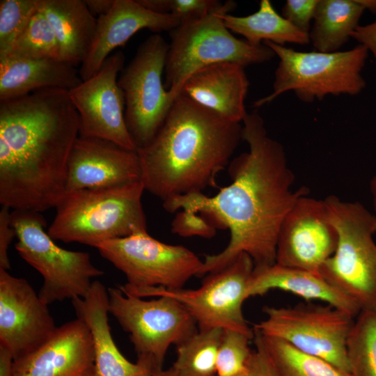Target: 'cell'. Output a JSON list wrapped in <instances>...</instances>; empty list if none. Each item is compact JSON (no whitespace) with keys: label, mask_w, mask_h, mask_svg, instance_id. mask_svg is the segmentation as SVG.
I'll return each instance as SVG.
<instances>
[{"label":"cell","mask_w":376,"mask_h":376,"mask_svg":"<svg viewBox=\"0 0 376 376\" xmlns=\"http://www.w3.org/2000/svg\"><path fill=\"white\" fill-rule=\"evenodd\" d=\"M242 123V139L249 150L230 162L231 183L213 196L198 192L163 202L166 211L197 214L214 228L229 230L226 247L205 256L201 276L224 268L242 253L254 267L275 264L281 226L298 198L308 194L306 187L293 188L295 175L285 149L268 135L258 113H247Z\"/></svg>","instance_id":"1"},{"label":"cell","mask_w":376,"mask_h":376,"mask_svg":"<svg viewBox=\"0 0 376 376\" xmlns=\"http://www.w3.org/2000/svg\"><path fill=\"white\" fill-rule=\"evenodd\" d=\"M79 131L68 90L46 88L0 100L1 205L40 213L56 207Z\"/></svg>","instance_id":"2"},{"label":"cell","mask_w":376,"mask_h":376,"mask_svg":"<svg viewBox=\"0 0 376 376\" xmlns=\"http://www.w3.org/2000/svg\"><path fill=\"white\" fill-rule=\"evenodd\" d=\"M242 130L180 93L152 140L136 149L145 190L164 202L216 186Z\"/></svg>","instance_id":"3"},{"label":"cell","mask_w":376,"mask_h":376,"mask_svg":"<svg viewBox=\"0 0 376 376\" xmlns=\"http://www.w3.org/2000/svg\"><path fill=\"white\" fill-rule=\"evenodd\" d=\"M141 181L67 191L56 206L47 233L55 240L95 247L103 242L146 229Z\"/></svg>","instance_id":"4"},{"label":"cell","mask_w":376,"mask_h":376,"mask_svg":"<svg viewBox=\"0 0 376 376\" xmlns=\"http://www.w3.org/2000/svg\"><path fill=\"white\" fill-rule=\"evenodd\" d=\"M324 201L337 231L338 243L320 274L353 299L361 311L376 310V215L359 202L335 195Z\"/></svg>","instance_id":"5"},{"label":"cell","mask_w":376,"mask_h":376,"mask_svg":"<svg viewBox=\"0 0 376 376\" xmlns=\"http://www.w3.org/2000/svg\"><path fill=\"white\" fill-rule=\"evenodd\" d=\"M263 44L274 51L279 62L272 92L255 101V108L288 91H292L304 103H312L328 95H356L366 86L361 72L369 52L361 45L347 51L325 53L299 52L269 41Z\"/></svg>","instance_id":"6"},{"label":"cell","mask_w":376,"mask_h":376,"mask_svg":"<svg viewBox=\"0 0 376 376\" xmlns=\"http://www.w3.org/2000/svg\"><path fill=\"white\" fill-rule=\"evenodd\" d=\"M218 10L197 19L182 23L171 31L164 75V86L176 98L187 79L196 71L219 63L246 67L272 60L274 51L265 45L254 46L235 37L219 16Z\"/></svg>","instance_id":"7"},{"label":"cell","mask_w":376,"mask_h":376,"mask_svg":"<svg viewBox=\"0 0 376 376\" xmlns=\"http://www.w3.org/2000/svg\"><path fill=\"white\" fill-rule=\"evenodd\" d=\"M10 223L17 238L16 250L43 278L38 295L45 304L84 297L92 279L104 274L88 253L56 245L45 231L46 222L40 212L12 210Z\"/></svg>","instance_id":"8"},{"label":"cell","mask_w":376,"mask_h":376,"mask_svg":"<svg viewBox=\"0 0 376 376\" xmlns=\"http://www.w3.org/2000/svg\"><path fill=\"white\" fill-rule=\"evenodd\" d=\"M95 248L126 276L119 285L127 293L152 288H183L193 276H201L203 261L181 245L169 244L137 228L131 235L107 240Z\"/></svg>","instance_id":"9"},{"label":"cell","mask_w":376,"mask_h":376,"mask_svg":"<svg viewBox=\"0 0 376 376\" xmlns=\"http://www.w3.org/2000/svg\"><path fill=\"white\" fill-rule=\"evenodd\" d=\"M109 312L129 334L137 361L155 373L162 370L171 345H178L196 333L197 324L179 301L168 296L145 300L122 291L107 289Z\"/></svg>","instance_id":"10"},{"label":"cell","mask_w":376,"mask_h":376,"mask_svg":"<svg viewBox=\"0 0 376 376\" xmlns=\"http://www.w3.org/2000/svg\"><path fill=\"white\" fill-rule=\"evenodd\" d=\"M263 311L266 318L253 325L254 331L283 340L351 375L347 343L355 318L327 304L265 306Z\"/></svg>","instance_id":"11"},{"label":"cell","mask_w":376,"mask_h":376,"mask_svg":"<svg viewBox=\"0 0 376 376\" xmlns=\"http://www.w3.org/2000/svg\"><path fill=\"white\" fill-rule=\"evenodd\" d=\"M169 47L159 34L151 35L118 79L124 95L126 126L136 149L152 140L175 99L162 81Z\"/></svg>","instance_id":"12"},{"label":"cell","mask_w":376,"mask_h":376,"mask_svg":"<svg viewBox=\"0 0 376 376\" xmlns=\"http://www.w3.org/2000/svg\"><path fill=\"white\" fill-rule=\"evenodd\" d=\"M253 269L251 258L242 253L224 268L207 274L198 288L157 287L132 295L142 298L168 296L175 299L194 318L199 330L220 328L254 336L253 329L248 326L242 312Z\"/></svg>","instance_id":"13"},{"label":"cell","mask_w":376,"mask_h":376,"mask_svg":"<svg viewBox=\"0 0 376 376\" xmlns=\"http://www.w3.org/2000/svg\"><path fill=\"white\" fill-rule=\"evenodd\" d=\"M124 63L123 52L115 51L93 76L68 91V95L79 115V136L135 150L125 120L124 95L118 84Z\"/></svg>","instance_id":"14"},{"label":"cell","mask_w":376,"mask_h":376,"mask_svg":"<svg viewBox=\"0 0 376 376\" xmlns=\"http://www.w3.org/2000/svg\"><path fill=\"white\" fill-rule=\"evenodd\" d=\"M337 231L324 199L301 196L285 216L279 230L276 264L320 275L337 246Z\"/></svg>","instance_id":"15"},{"label":"cell","mask_w":376,"mask_h":376,"mask_svg":"<svg viewBox=\"0 0 376 376\" xmlns=\"http://www.w3.org/2000/svg\"><path fill=\"white\" fill-rule=\"evenodd\" d=\"M56 328L48 304L31 285L0 268V345L14 361L36 350Z\"/></svg>","instance_id":"16"},{"label":"cell","mask_w":376,"mask_h":376,"mask_svg":"<svg viewBox=\"0 0 376 376\" xmlns=\"http://www.w3.org/2000/svg\"><path fill=\"white\" fill-rule=\"evenodd\" d=\"M137 181H141V167L136 150L104 139L77 137L68 159L65 192Z\"/></svg>","instance_id":"17"},{"label":"cell","mask_w":376,"mask_h":376,"mask_svg":"<svg viewBox=\"0 0 376 376\" xmlns=\"http://www.w3.org/2000/svg\"><path fill=\"white\" fill-rule=\"evenodd\" d=\"M13 376H95L87 325L77 318L57 327L36 350L14 361Z\"/></svg>","instance_id":"18"},{"label":"cell","mask_w":376,"mask_h":376,"mask_svg":"<svg viewBox=\"0 0 376 376\" xmlns=\"http://www.w3.org/2000/svg\"><path fill=\"white\" fill-rule=\"evenodd\" d=\"M181 21L171 14L152 12L137 0H114L111 10L97 18L95 35L90 50L79 70L82 81L93 76L113 51L136 33L148 29L156 33L171 31Z\"/></svg>","instance_id":"19"},{"label":"cell","mask_w":376,"mask_h":376,"mask_svg":"<svg viewBox=\"0 0 376 376\" xmlns=\"http://www.w3.org/2000/svg\"><path fill=\"white\" fill-rule=\"evenodd\" d=\"M78 318L88 327L93 343L95 376H152L155 371L139 361L127 360L117 347L109 324V297L105 286L93 281L84 297L72 300Z\"/></svg>","instance_id":"20"},{"label":"cell","mask_w":376,"mask_h":376,"mask_svg":"<svg viewBox=\"0 0 376 376\" xmlns=\"http://www.w3.org/2000/svg\"><path fill=\"white\" fill-rule=\"evenodd\" d=\"M244 68L234 63H219L192 74L181 93L225 119L240 123L248 113L245 99L249 81Z\"/></svg>","instance_id":"21"},{"label":"cell","mask_w":376,"mask_h":376,"mask_svg":"<svg viewBox=\"0 0 376 376\" xmlns=\"http://www.w3.org/2000/svg\"><path fill=\"white\" fill-rule=\"evenodd\" d=\"M276 289L289 292L307 301H322L354 318L361 311L353 299L338 291L320 275L276 263L254 267L247 289V298L262 296Z\"/></svg>","instance_id":"22"},{"label":"cell","mask_w":376,"mask_h":376,"mask_svg":"<svg viewBox=\"0 0 376 376\" xmlns=\"http://www.w3.org/2000/svg\"><path fill=\"white\" fill-rule=\"evenodd\" d=\"M81 81L76 66L59 59L0 58V100L46 88L70 91Z\"/></svg>","instance_id":"23"},{"label":"cell","mask_w":376,"mask_h":376,"mask_svg":"<svg viewBox=\"0 0 376 376\" xmlns=\"http://www.w3.org/2000/svg\"><path fill=\"white\" fill-rule=\"evenodd\" d=\"M55 33L60 60L75 66L86 58L93 41L97 18L85 0H36Z\"/></svg>","instance_id":"24"},{"label":"cell","mask_w":376,"mask_h":376,"mask_svg":"<svg viewBox=\"0 0 376 376\" xmlns=\"http://www.w3.org/2000/svg\"><path fill=\"white\" fill-rule=\"evenodd\" d=\"M236 7L233 1H226L219 16L226 28L242 36L252 45L259 46L269 41L285 46V43L306 45L309 36L279 14L269 0H261L258 10L246 16H235L230 13Z\"/></svg>","instance_id":"25"},{"label":"cell","mask_w":376,"mask_h":376,"mask_svg":"<svg viewBox=\"0 0 376 376\" xmlns=\"http://www.w3.org/2000/svg\"><path fill=\"white\" fill-rule=\"evenodd\" d=\"M364 10L357 0H318L308 33L315 51L338 52L359 25Z\"/></svg>","instance_id":"26"},{"label":"cell","mask_w":376,"mask_h":376,"mask_svg":"<svg viewBox=\"0 0 376 376\" xmlns=\"http://www.w3.org/2000/svg\"><path fill=\"white\" fill-rule=\"evenodd\" d=\"M253 342L263 348L279 376H352L320 357L290 343L254 331Z\"/></svg>","instance_id":"27"},{"label":"cell","mask_w":376,"mask_h":376,"mask_svg":"<svg viewBox=\"0 0 376 376\" xmlns=\"http://www.w3.org/2000/svg\"><path fill=\"white\" fill-rule=\"evenodd\" d=\"M224 329L198 330L176 345L171 366L175 376H216V361Z\"/></svg>","instance_id":"28"},{"label":"cell","mask_w":376,"mask_h":376,"mask_svg":"<svg viewBox=\"0 0 376 376\" xmlns=\"http://www.w3.org/2000/svg\"><path fill=\"white\" fill-rule=\"evenodd\" d=\"M352 376H376V310L361 311L347 343Z\"/></svg>","instance_id":"29"},{"label":"cell","mask_w":376,"mask_h":376,"mask_svg":"<svg viewBox=\"0 0 376 376\" xmlns=\"http://www.w3.org/2000/svg\"><path fill=\"white\" fill-rule=\"evenodd\" d=\"M6 56L60 60L58 45L54 30L38 8L11 51Z\"/></svg>","instance_id":"30"},{"label":"cell","mask_w":376,"mask_h":376,"mask_svg":"<svg viewBox=\"0 0 376 376\" xmlns=\"http://www.w3.org/2000/svg\"><path fill=\"white\" fill-rule=\"evenodd\" d=\"M241 331L224 329L216 361V376H240L247 368L253 339Z\"/></svg>","instance_id":"31"},{"label":"cell","mask_w":376,"mask_h":376,"mask_svg":"<svg viewBox=\"0 0 376 376\" xmlns=\"http://www.w3.org/2000/svg\"><path fill=\"white\" fill-rule=\"evenodd\" d=\"M36 10V0L0 1V58L10 53Z\"/></svg>","instance_id":"32"},{"label":"cell","mask_w":376,"mask_h":376,"mask_svg":"<svg viewBox=\"0 0 376 376\" xmlns=\"http://www.w3.org/2000/svg\"><path fill=\"white\" fill-rule=\"evenodd\" d=\"M146 9L160 14H171L181 24L203 17L221 8L217 0H138Z\"/></svg>","instance_id":"33"},{"label":"cell","mask_w":376,"mask_h":376,"mask_svg":"<svg viewBox=\"0 0 376 376\" xmlns=\"http://www.w3.org/2000/svg\"><path fill=\"white\" fill-rule=\"evenodd\" d=\"M318 0H287L281 15L301 31L308 34Z\"/></svg>","instance_id":"34"},{"label":"cell","mask_w":376,"mask_h":376,"mask_svg":"<svg viewBox=\"0 0 376 376\" xmlns=\"http://www.w3.org/2000/svg\"><path fill=\"white\" fill-rule=\"evenodd\" d=\"M215 230L200 215L182 211L177 214L173 223V230L182 236L198 235L212 237Z\"/></svg>","instance_id":"35"},{"label":"cell","mask_w":376,"mask_h":376,"mask_svg":"<svg viewBox=\"0 0 376 376\" xmlns=\"http://www.w3.org/2000/svg\"><path fill=\"white\" fill-rule=\"evenodd\" d=\"M10 208L1 205L0 210V268L8 270L10 263L8 258V249L16 233L10 223Z\"/></svg>","instance_id":"36"},{"label":"cell","mask_w":376,"mask_h":376,"mask_svg":"<svg viewBox=\"0 0 376 376\" xmlns=\"http://www.w3.org/2000/svg\"><path fill=\"white\" fill-rule=\"evenodd\" d=\"M256 346L245 372L240 376H279L275 368L260 345Z\"/></svg>","instance_id":"37"},{"label":"cell","mask_w":376,"mask_h":376,"mask_svg":"<svg viewBox=\"0 0 376 376\" xmlns=\"http://www.w3.org/2000/svg\"><path fill=\"white\" fill-rule=\"evenodd\" d=\"M353 38L365 47L368 52H371L376 61V21L365 24L359 25L350 34Z\"/></svg>","instance_id":"38"},{"label":"cell","mask_w":376,"mask_h":376,"mask_svg":"<svg viewBox=\"0 0 376 376\" xmlns=\"http://www.w3.org/2000/svg\"><path fill=\"white\" fill-rule=\"evenodd\" d=\"M85 2L91 14L98 18L111 10L114 0H85Z\"/></svg>","instance_id":"39"},{"label":"cell","mask_w":376,"mask_h":376,"mask_svg":"<svg viewBox=\"0 0 376 376\" xmlns=\"http://www.w3.org/2000/svg\"><path fill=\"white\" fill-rule=\"evenodd\" d=\"M13 362L10 352L0 345V376H13Z\"/></svg>","instance_id":"40"},{"label":"cell","mask_w":376,"mask_h":376,"mask_svg":"<svg viewBox=\"0 0 376 376\" xmlns=\"http://www.w3.org/2000/svg\"><path fill=\"white\" fill-rule=\"evenodd\" d=\"M357 1L365 10H368L371 13L376 15V0Z\"/></svg>","instance_id":"41"},{"label":"cell","mask_w":376,"mask_h":376,"mask_svg":"<svg viewBox=\"0 0 376 376\" xmlns=\"http://www.w3.org/2000/svg\"><path fill=\"white\" fill-rule=\"evenodd\" d=\"M370 192L373 201V205L376 215V171L370 181Z\"/></svg>","instance_id":"42"},{"label":"cell","mask_w":376,"mask_h":376,"mask_svg":"<svg viewBox=\"0 0 376 376\" xmlns=\"http://www.w3.org/2000/svg\"><path fill=\"white\" fill-rule=\"evenodd\" d=\"M152 376H175V375L172 367H170L166 370L162 369L154 373Z\"/></svg>","instance_id":"43"}]
</instances>
